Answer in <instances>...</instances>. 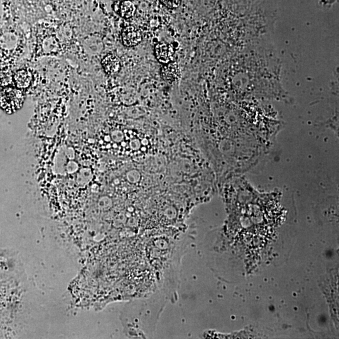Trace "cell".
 <instances>
[{
  "instance_id": "cell-1",
  "label": "cell",
  "mask_w": 339,
  "mask_h": 339,
  "mask_svg": "<svg viewBox=\"0 0 339 339\" xmlns=\"http://www.w3.org/2000/svg\"><path fill=\"white\" fill-rule=\"evenodd\" d=\"M24 96L20 89L6 88L0 93V106L8 114L16 112L23 106Z\"/></svg>"
},
{
  "instance_id": "cell-2",
  "label": "cell",
  "mask_w": 339,
  "mask_h": 339,
  "mask_svg": "<svg viewBox=\"0 0 339 339\" xmlns=\"http://www.w3.org/2000/svg\"><path fill=\"white\" fill-rule=\"evenodd\" d=\"M121 39L124 46L133 48L141 43L142 35L139 29L134 26H127L122 29Z\"/></svg>"
},
{
  "instance_id": "cell-3",
  "label": "cell",
  "mask_w": 339,
  "mask_h": 339,
  "mask_svg": "<svg viewBox=\"0 0 339 339\" xmlns=\"http://www.w3.org/2000/svg\"><path fill=\"white\" fill-rule=\"evenodd\" d=\"M154 52L157 61L164 64L172 61L175 53L173 47L167 43H158L156 45Z\"/></svg>"
},
{
  "instance_id": "cell-4",
  "label": "cell",
  "mask_w": 339,
  "mask_h": 339,
  "mask_svg": "<svg viewBox=\"0 0 339 339\" xmlns=\"http://www.w3.org/2000/svg\"><path fill=\"white\" fill-rule=\"evenodd\" d=\"M102 68L107 74L113 75L117 73L121 69V61L119 57L113 53H109L102 59Z\"/></svg>"
},
{
  "instance_id": "cell-5",
  "label": "cell",
  "mask_w": 339,
  "mask_h": 339,
  "mask_svg": "<svg viewBox=\"0 0 339 339\" xmlns=\"http://www.w3.org/2000/svg\"><path fill=\"white\" fill-rule=\"evenodd\" d=\"M181 74L180 68L177 62L171 61L165 64L161 70V75L165 81L173 82L179 79Z\"/></svg>"
},
{
  "instance_id": "cell-6",
  "label": "cell",
  "mask_w": 339,
  "mask_h": 339,
  "mask_svg": "<svg viewBox=\"0 0 339 339\" xmlns=\"http://www.w3.org/2000/svg\"><path fill=\"white\" fill-rule=\"evenodd\" d=\"M32 80V73L25 69L18 71L13 75V81H15L17 88L19 89L28 88L30 86Z\"/></svg>"
},
{
  "instance_id": "cell-7",
  "label": "cell",
  "mask_w": 339,
  "mask_h": 339,
  "mask_svg": "<svg viewBox=\"0 0 339 339\" xmlns=\"http://www.w3.org/2000/svg\"><path fill=\"white\" fill-rule=\"evenodd\" d=\"M115 11L119 13L120 16L128 19L133 17L136 12V6L132 1L125 0L120 2L115 5Z\"/></svg>"
},
{
  "instance_id": "cell-8",
  "label": "cell",
  "mask_w": 339,
  "mask_h": 339,
  "mask_svg": "<svg viewBox=\"0 0 339 339\" xmlns=\"http://www.w3.org/2000/svg\"><path fill=\"white\" fill-rule=\"evenodd\" d=\"M13 76L12 73L8 70L0 71V86L8 87L12 83Z\"/></svg>"
},
{
  "instance_id": "cell-9",
  "label": "cell",
  "mask_w": 339,
  "mask_h": 339,
  "mask_svg": "<svg viewBox=\"0 0 339 339\" xmlns=\"http://www.w3.org/2000/svg\"><path fill=\"white\" fill-rule=\"evenodd\" d=\"M182 0H160L161 3L166 7L174 9L179 6Z\"/></svg>"
}]
</instances>
